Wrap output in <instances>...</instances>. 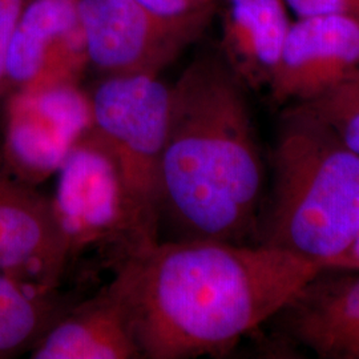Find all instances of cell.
Masks as SVG:
<instances>
[{
	"instance_id": "cell-14",
	"label": "cell",
	"mask_w": 359,
	"mask_h": 359,
	"mask_svg": "<svg viewBox=\"0 0 359 359\" xmlns=\"http://www.w3.org/2000/svg\"><path fill=\"white\" fill-rule=\"evenodd\" d=\"M0 271V359L32 348L65 310L53 292Z\"/></svg>"
},
{
	"instance_id": "cell-18",
	"label": "cell",
	"mask_w": 359,
	"mask_h": 359,
	"mask_svg": "<svg viewBox=\"0 0 359 359\" xmlns=\"http://www.w3.org/2000/svg\"><path fill=\"white\" fill-rule=\"evenodd\" d=\"M27 0H0V103L4 99L6 65L10 43Z\"/></svg>"
},
{
	"instance_id": "cell-11",
	"label": "cell",
	"mask_w": 359,
	"mask_h": 359,
	"mask_svg": "<svg viewBox=\"0 0 359 359\" xmlns=\"http://www.w3.org/2000/svg\"><path fill=\"white\" fill-rule=\"evenodd\" d=\"M87 65L76 0H27L8 48L4 97L52 81H77Z\"/></svg>"
},
{
	"instance_id": "cell-9",
	"label": "cell",
	"mask_w": 359,
	"mask_h": 359,
	"mask_svg": "<svg viewBox=\"0 0 359 359\" xmlns=\"http://www.w3.org/2000/svg\"><path fill=\"white\" fill-rule=\"evenodd\" d=\"M74 257L51 197L0 164V271L56 289Z\"/></svg>"
},
{
	"instance_id": "cell-19",
	"label": "cell",
	"mask_w": 359,
	"mask_h": 359,
	"mask_svg": "<svg viewBox=\"0 0 359 359\" xmlns=\"http://www.w3.org/2000/svg\"><path fill=\"white\" fill-rule=\"evenodd\" d=\"M330 269L359 270V237L354 245L327 266ZM325 268V269H327Z\"/></svg>"
},
{
	"instance_id": "cell-2",
	"label": "cell",
	"mask_w": 359,
	"mask_h": 359,
	"mask_svg": "<svg viewBox=\"0 0 359 359\" xmlns=\"http://www.w3.org/2000/svg\"><path fill=\"white\" fill-rule=\"evenodd\" d=\"M246 92L218 50L170 86L160 240L257 245L268 181Z\"/></svg>"
},
{
	"instance_id": "cell-16",
	"label": "cell",
	"mask_w": 359,
	"mask_h": 359,
	"mask_svg": "<svg viewBox=\"0 0 359 359\" xmlns=\"http://www.w3.org/2000/svg\"><path fill=\"white\" fill-rule=\"evenodd\" d=\"M148 10L167 19L217 15L219 0H139Z\"/></svg>"
},
{
	"instance_id": "cell-4",
	"label": "cell",
	"mask_w": 359,
	"mask_h": 359,
	"mask_svg": "<svg viewBox=\"0 0 359 359\" xmlns=\"http://www.w3.org/2000/svg\"><path fill=\"white\" fill-rule=\"evenodd\" d=\"M90 130L111 154L123 193L124 257L160 241V172L170 86L158 76H102L88 92Z\"/></svg>"
},
{
	"instance_id": "cell-13",
	"label": "cell",
	"mask_w": 359,
	"mask_h": 359,
	"mask_svg": "<svg viewBox=\"0 0 359 359\" xmlns=\"http://www.w3.org/2000/svg\"><path fill=\"white\" fill-rule=\"evenodd\" d=\"M218 52L248 90H268L292 20L285 0H219Z\"/></svg>"
},
{
	"instance_id": "cell-1",
	"label": "cell",
	"mask_w": 359,
	"mask_h": 359,
	"mask_svg": "<svg viewBox=\"0 0 359 359\" xmlns=\"http://www.w3.org/2000/svg\"><path fill=\"white\" fill-rule=\"evenodd\" d=\"M322 269L264 245L160 240L121 258L111 286L142 358L221 357Z\"/></svg>"
},
{
	"instance_id": "cell-15",
	"label": "cell",
	"mask_w": 359,
	"mask_h": 359,
	"mask_svg": "<svg viewBox=\"0 0 359 359\" xmlns=\"http://www.w3.org/2000/svg\"><path fill=\"white\" fill-rule=\"evenodd\" d=\"M302 105L323 118L359 154V81Z\"/></svg>"
},
{
	"instance_id": "cell-6",
	"label": "cell",
	"mask_w": 359,
	"mask_h": 359,
	"mask_svg": "<svg viewBox=\"0 0 359 359\" xmlns=\"http://www.w3.org/2000/svg\"><path fill=\"white\" fill-rule=\"evenodd\" d=\"M0 105V164L36 187L57 170L90 130L88 92L62 80L7 95Z\"/></svg>"
},
{
	"instance_id": "cell-3",
	"label": "cell",
	"mask_w": 359,
	"mask_h": 359,
	"mask_svg": "<svg viewBox=\"0 0 359 359\" xmlns=\"http://www.w3.org/2000/svg\"><path fill=\"white\" fill-rule=\"evenodd\" d=\"M257 245L327 268L359 237V154L306 105L285 107Z\"/></svg>"
},
{
	"instance_id": "cell-10",
	"label": "cell",
	"mask_w": 359,
	"mask_h": 359,
	"mask_svg": "<svg viewBox=\"0 0 359 359\" xmlns=\"http://www.w3.org/2000/svg\"><path fill=\"white\" fill-rule=\"evenodd\" d=\"M269 322L281 345L359 359V270L322 269Z\"/></svg>"
},
{
	"instance_id": "cell-8",
	"label": "cell",
	"mask_w": 359,
	"mask_h": 359,
	"mask_svg": "<svg viewBox=\"0 0 359 359\" xmlns=\"http://www.w3.org/2000/svg\"><path fill=\"white\" fill-rule=\"evenodd\" d=\"M57 176L52 205L74 256L100 243L120 245L124 225L120 180L111 154L90 128Z\"/></svg>"
},
{
	"instance_id": "cell-17",
	"label": "cell",
	"mask_w": 359,
	"mask_h": 359,
	"mask_svg": "<svg viewBox=\"0 0 359 359\" xmlns=\"http://www.w3.org/2000/svg\"><path fill=\"white\" fill-rule=\"evenodd\" d=\"M297 18L341 15L359 20V0H285Z\"/></svg>"
},
{
	"instance_id": "cell-5",
	"label": "cell",
	"mask_w": 359,
	"mask_h": 359,
	"mask_svg": "<svg viewBox=\"0 0 359 359\" xmlns=\"http://www.w3.org/2000/svg\"><path fill=\"white\" fill-rule=\"evenodd\" d=\"M76 8L88 65L100 76H160L216 16L167 19L139 0H76Z\"/></svg>"
},
{
	"instance_id": "cell-12",
	"label": "cell",
	"mask_w": 359,
	"mask_h": 359,
	"mask_svg": "<svg viewBox=\"0 0 359 359\" xmlns=\"http://www.w3.org/2000/svg\"><path fill=\"white\" fill-rule=\"evenodd\" d=\"M32 359H142L128 313L111 283L69 306L29 350Z\"/></svg>"
},
{
	"instance_id": "cell-7",
	"label": "cell",
	"mask_w": 359,
	"mask_h": 359,
	"mask_svg": "<svg viewBox=\"0 0 359 359\" xmlns=\"http://www.w3.org/2000/svg\"><path fill=\"white\" fill-rule=\"evenodd\" d=\"M359 81V20L327 15L292 22L270 100L278 107L308 104Z\"/></svg>"
}]
</instances>
